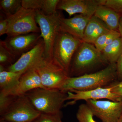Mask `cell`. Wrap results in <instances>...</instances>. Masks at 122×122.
I'll list each match as a JSON object with an SVG mask.
<instances>
[{
    "label": "cell",
    "instance_id": "cell-5",
    "mask_svg": "<svg viewBox=\"0 0 122 122\" xmlns=\"http://www.w3.org/2000/svg\"><path fill=\"white\" fill-rule=\"evenodd\" d=\"M33 67L40 76L44 87L59 89L69 77L67 73L52 58L42 57Z\"/></svg>",
    "mask_w": 122,
    "mask_h": 122
},
{
    "label": "cell",
    "instance_id": "cell-24",
    "mask_svg": "<svg viewBox=\"0 0 122 122\" xmlns=\"http://www.w3.org/2000/svg\"><path fill=\"white\" fill-rule=\"evenodd\" d=\"M16 59L5 48L0 45V65L3 66L6 70L15 63Z\"/></svg>",
    "mask_w": 122,
    "mask_h": 122
},
{
    "label": "cell",
    "instance_id": "cell-33",
    "mask_svg": "<svg viewBox=\"0 0 122 122\" xmlns=\"http://www.w3.org/2000/svg\"><path fill=\"white\" fill-rule=\"evenodd\" d=\"M0 122H8L4 119L1 118H0Z\"/></svg>",
    "mask_w": 122,
    "mask_h": 122
},
{
    "label": "cell",
    "instance_id": "cell-13",
    "mask_svg": "<svg viewBox=\"0 0 122 122\" xmlns=\"http://www.w3.org/2000/svg\"><path fill=\"white\" fill-rule=\"evenodd\" d=\"M38 88H46L42 83L39 74L33 67L25 72L14 87L8 91L0 92L5 95L18 96L25 95L29 92Z\"/></svg>",
    "mask_w": 122,
    "mask_h": 122
},
{
    "label": "cell",
    "instance_id": "cell-25",
    "mask_svg": "<svg viewBox=\"0 0 122 122\" xmlns=\"http://www.w3.org/2000/svg\"><path fill=\"white\" fill-rule=\"evenodd\" d=\"M61 112L56 114L41 113L32 122H62Z\"/></svg>",
    "mask_w": 122,
    "mask_h": 122
},
{
    "label": "cell",
    "instance_id": "cell-12",
    "mask_svg": "<svg viewBox=\"0 0 122 122\" xmlns=\"http://www.w3.org/2000/svg\"><path fill=\"white\" fill-rule=\"evenodd\" d=\"M102 3V0H60L57 10H64L70 16L78 13L91 17Z\"/></svg>",
    "mask_w": 122,
    "mask_h": 122
},
{
    "label": "cell",
    "instance_id": "cell-8",
    "mask_svg": "<svg viewBox=\"0 0 122 122\" xmlns=\"http://www.w3.org/2000/svg\"><path fill=\"white\" fill-rule=\"evenodd\" d=\"M41 113L24 95L16 96L0 118L8 122H32Z\"/></svg>",
    "mask_w": 122,
    "mask_h": 122
},
{
    "label": "cell",
    "instance_id": "cell-2",
    "mask_svg": "<svg viewBox=\"0 0 122 122\" xmlns=\"http://www.w3.org/2000/svg\"><path fill=\"white\" fill-rule=\"evenodd\" d=\"M107 63L101 52L93 44L82 42L72 58L69 77H78L90 73L98 66Z\"/></svg>",
    "mask_w": 122,
    "mask_h": 122
},
{
    "label": "cell",
    "instance_id": "cell-19",
    "mask_svg": "<svg viewBox=\"0 0 122 122\" xmlns=\"http://www.w3.org/2000/svg\"><path fill=\"white\" fill-rule=\"evenodd\" d=\"M107 65L116 63L122 54V38L121 36L107 46L101 52Z\"/></svg>",
    "mask_w": 122,
    "mask_h": 122
},
{
    "label": "cell",
    "instance_id": "cell-16",
    "mask_svg": "<svg viewBox=\"0 0 122 122\" xmlns=\"http://www.w3.org/2000/svg\"><path fill=\"white\" fill-rule=\"evenodd\" d=\"M110 30L104 22L93 15L85 29L82 42L94 45L99 37Z\"/></svg>",
    "mask_w": 122,
    "mask_h": 122
},
{
    "label": "cell",
    "instance_id": "cell-7",
    "mask_svg": "<svg viewBox=\"0 0 122 122\" xmlns=\"http://www.w3.org/2000/svg\"><path fill=\"white\" fill-rule=\"evenodd\" d=\"M36 11L22 7L13 15L6 17L8 26L6 34L8 37L41 33L36 22Z\"/></svg>",
    "mask_w": 122,
    "mask_h": 122
},
{
    "label": "cell",
    "instance_id": "cell-23",
    "mask_svg": "<svg viewBox=\"0 0 122 122\" xmlns=\"http://www.w3.org/2000/svg\"><path fill=\"white\" fill-rule=\"evenodd\" d=\"M94 116L91 109L86 103L79 105L76 113L79 122H97L94 120Z\"/></svg>",
    "mask_w": 122,
    "mask_h": 122
},
{
    "label": "cell",
    "instance_id": "cell-11",
    "mask_svg": "<svg viewBox=\"0 0 122 122\" xmlns=\"http://www.w3.org/2000/svg\"><path fill=\"white\" fill-rule=\"evenodd\" d=\"M66 100L72 101L68 102L67 105H73L79 100H99L107 99L115 102L122 100V97L112 93L110 87H99L87 91H80L75 90L68 92Z\"/></svg>",
    "mask_w": 122,
    "mask_h": 122
},
{
    "label": "cell",
    "instance_id": "cell-3",
    "mask_svg": "<svg viewBox=\"0 0 122 122\" xmlns=\"http://www.w3.org/2000/svg\"><path fill=\"white\" fill-rule=\"evenodd\" d=\"M35 109L41 113L56 114L66 101L67 94L58 89L38 88L25 94Z\"/></svg>",
    "mask_w": 122,
    "mask_h": 122
},
{
    "label": "cell",
    "instance_id": "cell-15",
    "mask_svg": "<svg viewBox=\"0 0 122 122\" xmlns=\"http://www.w3.org/2000/svg\"><path fill=\"white\" fill-rule=\"evenodd\" d=\"M91 18L81 14L68 18L61 15L59 18L60 30L82 41L85 29Z\"/></svg>",
    "mask_w": 122,
    "mask_h": 122
},
{
    "label": "cell",
    "instance_id": "cell-6",
    "mask_svg": "<svg viewBox=\"0 0 122 122\" xmlns=\"http://www.w3.org/2000/svg\"><path fill=\"white\" fill-rule=\"evenodd\" d=\"M35 11L36 22L39 25L45 44L43 56L46 58H52L54 41L61 30L59 18L61 15L58 12L55 14L46 15L40 10Z\"/></svg>",
    "mask_w": 122,
    "mask_h": 122
},
{
    "label": "cell",
    "instance_id": "cell-30",
    "mask_svg": "<svg viewBox=\"0 0 122 122\" xmlns=\"http://www.w3.org/2000/svg\"><path fill=\"white\" fill-rule=\"evenodd\" d=\"M117 67V78L119 81H122V54L116 63Z\"/></svg>",
    "mask_w": 122,
    "mask_h": 122
},
{
    "label": "cell",
    "instance_id": "cell-27",
    "mask_svg": "<svg viewBox=\"0 0 122 122\" xmlns=\"http://www.w3.org/2000/svg\"><path fill=\"white\" fill-rule=\"evenodd\" d=\"M102 5L112 9L120 15L122 14V0H102Z\"/></svg>",
    "mask_w": 122,
    "mask_h": 122
},
{
    "label": "cell",
    "instance_id": "cell-29",
    "mask_svg": "<svg viewBox=\"0 0 122 122\" xmlns=\"http://www.w3.org/2000/svg\"><path fill=\"white\" fill-rule=\"evenodd\" d=\"M8 26V22L6 17L0 20V36L7 34Z\"/></svg>",
    "mask_w": 122,
    "mask_h": 122
},
{
    "label": "cell",
    "instance_id": "cell-32",
    "mask_svg": "<svg viewBox=\"0 0 122 122\" xmlns=\"http://www.w3.org/2000/svg\"><path fill=\"white\" fill-rule=\"evenodd\" d=\"M117 122H122V114Z\"/></svg>",
    "mask_w": 122,
    "mask_h": 122
},
{
    "label": "cell",
    "instance_id": "cell-28",
    "mask_svg": "<svg viewBox=\"0 0 122 122\" xmlns=\"http://www.w3.org/2000/svg\"><path fill=\"white\" fill-rule=\"evenodd\" d=\"M106 87L111 88L112 93L122 97V81H116Z\"/></svg>",
    "mask_w": 122,
    "mask_h": 122
},
{
    "label": "cell",
    "instance_id": "cell-14",
    "mask_svg": "<svg viewBox=\"0 0 122 122\" xmlns=\"http://www.w3.org/2000/svg\"><path fill=\"white\" fill-rule=\"evenodd\" d=\"M45 44L42 38L32 49L24 54L6 71L24 73L44 56Z\"/></svg>",
    "mask_w": 122,
    "mask_h": 122
},
{
    "label": "cell",
    "instance_id": "cell-18",
    "mask_svg": "<svg viewBox=\"0 0 122 122\" xmlns=\"http://www.w3.org/2000/svg\"><path fill=\"white\" fill-rule=\"evenodd\" d=\"M60 0H22V6L26 9L40 10L46 15L57 13Z\"/></svg>",
    "mask_w": 122,
    "mask_h": 122
},
{
    "label": "cell",
    "instance_id": "cell-21",
    "mask_svg": "<svg viewBox=\"0 0 122 122\" xmlns=\"http://www.w3.org/2000/svg\"><path fill=\"white\" fill-rule=\"evenodd\" d=\"M120 37V33L118 30H110L99 37L94 45L98 50L101 52L107 46Z\"/></svg>",
    "mask_w": 122,
    "mask_h": 122
},
{
    "label": "cell",
    "instance_id": "cell-17",
    "mask_svg": "<svg viewBox=\"0 0 122 122\" xmlns=\"http://www.w3.org/2000/svg\"><path fill=\"white\" fill-rule=\"evenodd\" d=\"M94 15L104 22L110 30H118L121 16L112 9L100 5Z\"/></svg>",
    "mask_w": 122,
    "mask_h": 122
},
{
    "label": "cell",
    "instance_id": "cell-1",
    "mask_svg": "<svg viewBox=\"0 0 122 122\" xmlns=\"http://www.w3.org/2000/svg\"><path fill=\"white\" fill-rule=\"evenodd\" d=\"M116 63L107 65L97 72L75 77H69L59 89L67 93L71 90L87 91L99 87H105L116 81Z\"/></svg>",
    "mask_w": 122,
    "mask_h": 122
},
{
    "label": "cell",
    "instance_id": "cell-26",
    "mask_svg": "<svg viewBox=\"0 0 122 122\" xmlns=\"http://www.w3.org/2000/svg\"><path fill=\"white\" fill-rule=\"evenodd\" d=\"M16 97L0 93V115L5 112Z\"/></svg>",
    "mask_w": 122,
    "mask_h": 122
},
{
    "label": "cell",
    "instance_id": "cell-10",
    "mask_svg": "<svg viewBox=\"0 0 122 122\" xmlns=\"http://www.w3.org/2000/svg\"><path fill=\"white\" fill-rule=\"evenodd\" d=\"M86 103L91 109L94 116L102 122H117L122 114V100H90Z\"/></svg>",
    "mask_w": 122,
    "mask_h": 122
},
{
    "label": "cell",
    "instance_id": "cell-4",
    "mask_svg": "<svg viewBox=\"0 0 122 122\" xmlns=\"http://www.w3.org/2000/svg\"><path fill=\"white\" fill-rule=\"evenodd\" d=\"M82 41L60 30L53 46L52 58L68 74L72 58Z\"/></svg>",
    "mask_w": 122,
    "mask_h": 122
},
{
    "label": "cell",
    "instance_id": "cell-22",
    "mask_svg": "<svg viewBox=\"0 0 122 122\" xmlns=\"http://www.w3.org/2000/svg\"><path fill=\"white\" fill-rule=\"evenodd\" d=\"M22 6V0H1L0 10L8 17L16 13Z\"/></svg>",
    "mask_w": 122,
    "mask_h": 122
},
{
    "label": "cell",
    "instance_id": "cell-20",
    "mask_svg": "<svg viewBox=\"0 0 122 122\" xmlns=\"http://www.w3.org/2000/svg\"><path fill=\"white\" fill-rule=\"evenodd\" d=\"M23 74L8 71L0 72V92H6L14 87Z\"/></svg>",
    "mask_w": 122,
    "mask_h": 122
},
{
    "label": "cell",
    "instance_id": "cell-31",
    "mask_svg": "<svg viewBox=\"0 0 122 122\" xmlns=\"http://www.w3.org/2000/svg\"><path fill=\"white\" fill-rule=\"evenodd\" d=\"M118 31L120 33V36L122 38V16H121L119 20Z\"/></svg>",
    "mask_w": 122,
    "mask_h": 122
},
{
    "label": "cell",
    "instance_id": "cell-9",
    "mask_svg": "<svg viewBox=\"0 0 122 122\" xmlns=\"http://www.w3.org/2000/svg\"><path fill=\"white\" fill-rule=\"evenodd\" d=\"M42 38L40 33L7 36L4 41H0V45L17 60L22 54L32 49Z\"/></svg>",
    "mask_w": 122,
    "mask_h": 122
}]
</instances>
